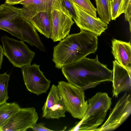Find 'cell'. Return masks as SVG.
<instances>
[{"mask_svg":"<svg viewBox=\"0 0 131 131\" xmlns=\"http://www.w3.org/2000/svg\"><path fill=\"white\" fill-rule=\"evenodd\" d=\"M61 69L68 83L83 91L112 80L113 70L99 62L97 55L94 59L85 57Z\"/></svg>","mask_w":131,"mask_h":131,"instance_id":"cell-1","label":"cell"},{"mask_svg":"<svg viewBox=\"0 0 131 131\" xmlns=\"http://www.w3.org/2000/svg\"><path fill=\"white\" fill-rule=\"evenodd\" d=\"M97 45V36L81 30L79 33L69 35L54 47L52 60L56 68L61 69L90 54L95 53Z\"/></svg>","mask_w":131,"mask_h":131,"instance_id":"cell-2","label":"cell"},{"mask_svg":"<svg viewBox=\"0 0 131 131\" xmlns=\"http://www.w3.org/2000/svg\"><path fill=\"white\" fill-rule=\"evenodd\" d=\"M0 29L42 51L45 50L36 30L23 16L20 8L6 3L0 5Z\"/></svg>","mask_w":131,"mask_h":131,"instance_id":"cell-3","label":"cell"},{"mask_svg":"<svg viewBox=\"0 0 131 131\" xmlns=\"http://www.w3.org/2000/svg\"><path fill=\"white\" fill-rule=\"evenodd\" d=\"M88 107L83 118L69 131H96L110 108L111 98L105 92H98L88 100Z\"/></svg>","mask_w":131,"mask_h":131,"instance_id":"cell-4","label":"cell"},{"mask_svg":"<svg viewBox=\"0 0 131 131\" xmlns=\"http://www.w3.org/2000/svg\"><path fill=\"white\" fill-rule=\"evenodd\" d=\"M57 86L67 111L73 117L82 119L88 105L84 91L63 81L58 82Z\"/></svg>","mask_w":131,"mask_h":131,"instance_id":"cell-5","label":"cell"},{"mask_svg":"<svg viewBox=\"0 0 131 131\" xmlns=\"http://www.w3.org/2000/svg\"><path fill=\"white\" fill-rule=\"evenodd\" d=\"M62 1L54 0L51 5L50 38L54 42L60 41L68 35L74 23Z\"/></svg>","mask_w":131,"mask_h":131,"instance_id":"cell-6","label":"cell"},{"mask_svg":"<svg viewBox=\"0 0 131 131\" xmlns=\"http://www.w3.org/2000/svg\"><path fill=\"white\" fill-rule=\"evenodd\" d=\"M1 39L4 55L14 66L21 68L30 65L35 53L24 42L5 35Z\"/></svg>","mask_w":131,"mask_h":131,"instance_id":"cell-7","label":"cell"},{"mask_svg":"<svg viewBox=\"0 0 131 131\" xmlns=\"http://www.w3.org/2000/svg\"><path fill=\"white\" fill-rule=\"evenodd\" d=\"M131 113V95L125 93L118 101L106 122L96 131L115 130L127 119Z\"/></svg>","mask_w":131,"mask_h":131,"instance_id":"cell-8","label":"cell"},{"mask_svg":"<svg viewBox=\"0 0 131 131\" xmlns=\"http://www.w3.org/2000/svg\"><path fill=\"white\" fill-rule=\"evenodd\" d=\"M40 65L34 63L21 68L23 80L27 90L37 95L46 93L50 85L51 81L47 79L40 70Z\"/></svg>","mask_w":131,"mask_h":131,"instance_id":"cell-9","label":"cell"},{"mask_svg":"<svg viewBox=\"0 0 131 131\" xmlns=\"http://www.w3.org/2000/svg\"><path fill=\"white\" fill-rule=\"evenodd\" d=\"M38 119L34 107L20 108L0 129V131H26L32 128Z\"/></svg>","mask_w":131,"mask_h":131,"instance_id":"cell-10","label":"cell"},{"mask_svg":"<svg viewBox=\"0 0 131 131\" xmlns=\"http://www.w3.org/2000/svg\"><path fill=\"white\" fill-rule=\"evenodd\" d=\"M42 110V117L47 119H58L65 116L67 110L57 86L52 85Z\"/></svg>","mask_w":131,"mask_h":131,"instance_id":"cell-11","label":"cell"},{"mask_svg":"<svg viewBox=\"0 0 131 131\" xmlns=\"http://www.w3.org/2000/svg\"><path fill=\"white\" fill-rule=\"evenodd\" d=\"M72 2L78 17V21L75 23L80 30L89 31L98 36L107 29V24L103 22L100 18H95L90 15Z\"/></svg>","mask_w":131,"mask_h":131,"instance_id":"cell-12","label":"cell"},{"mask_svg":"<svg viewBox=\"0 0 131 131\" xmlns=\"http://www.w3.org/2000/svg\"><path fill=\"white\" fill-rule=\"evenodd\" d=\"M113 62V96L117 97L123 92L131 90V74L115 60Z\"/></svg>","mask_w":131,"mask_h":131,"instance_id":"cell-13","label":"cell"},{"mask_svg":"<svg viewBox=\"0 0 131 131\" xmlns=\"http://www.w3.org/2000/svg\"><path fill=\"white\" fill-rule=\"evenodd\" d=\"M112 41V52L114 59L131 74V43L114 38Z\"/></svg>","mask_w":131,"mask_h":131,"instance_id":"cell-14","label":"cell"},{"mask_svg":"<svg viewBox=\"0 0 131 131\" xmlns=\"http://www.w3.org/2000/svg\"><path fill=\"white\" fill-rule=\"evenodd\" d=\"M19 4L24 5L20 8L21 13L28 20L40 12H51V7L46 0H24Z\"/></svg>","mask_w":131,"mask_h":131,"instance_id":"cell-15","label":"cell"},{"mask_svg":"<svg viewBox=\"0 0 131 131\" xmlns=\"http://www.w3.org/2000/svg\"><path fill=\"white\" fill-rule=\"evenodd\" d=\"M28 21L41 34L47 38H50L51 30L50 12H40Z\"/></svg>","mask_w":131,"mask_h":131,"instance_id":"cell-16","label":"cell"},{"mask_svg":"<svg viewBox=\"0 0 131 131\" xmlns=\"http://www.w3.org/2000/svg\"><path fill=\"white\" fill-rule=\"evenodd\" d=\"M20 108L19 104L15 102L0 105V129Z\"/></svg>","mask_w":131,"mask_h":131,"instance_id":"cell-17","label":"cell"},{"mask_svg":"<svg viewBox=\"0 0 131 131\" xmlns=\"http://www.w3.org/2000/svg\"><path fill=\"white\" fill-rule=\"evenodd\" d=\"M97 12L100 18L108 24L111 21V16L110 0H95Z\"/></svg>","mask_w":131,"mask_h":131,"instance_id":"cell-18","label":"cell"},{"mask_svg":"<svg viewBox=\"0 0 131 131\" xmlns=\"http://www.w3.org/2000/svg\"><path fill=\"white\" fill-rule=\"evenodd\" d=\"M131 2V0H113L110 2L111 20H115L121 14L124 13Z\"/></svg>","mask_w":131,"mask_h":131,"instance_id":"cell-19","label":"cell"},{"mask_svg":"<svg viewBox=\"0 0 131 131\" xmlns=\"http://www.w3.org/2000/svg\"><path fill=\"white\" fill-rule=\"evenodd\" d=\"M10 77L6 72L0 74V105L6 103L9 98L7 89Z\"/></svg>","mask_w":131,"mask_h":131,"instance_id":"cell-20","label":"cell"},{"mask_svg":"<svg viewBox=\"0 0 131 131\" xmlns=\"http://www.w3.org/2000/svg\"><path fill=\"white\" fill-rule=\"evenodd\" d=\"M79 7L90 15L97 18L96 9L90 0H71Z\"/></svg>","mask_w":131,"mask_h":131,"instance_id":"cell-21","label":"cell"},{"mask_svg":"<svg viewBox=\"0 0 131 131\" xmlns=\"http://www.w3.org/2000/svg\"><path fill=\"white\" fill-rule=\"evenodd\" d=\"M62 3L75 23L78 20V17L76 10L71 0H62Z\"/></svg>","mask_w":131,"mask_h":131,"instance_id":"cell-22","label":"cell"},{"mask_svg":"<svg viewBox=\"0 0 131 131\" xmlns=\"http://www.w3.org/2000/svg\"><path fill=\"white\" fill-rule=\"evenodd\" d=\"M32 129L34 131H52L53 130L48 128L45 126V124L41 123L36 124L32 127Z\"/></svg>","mask_w":131,"mask_h":131,"instance_id":"cell-23","label":"cell"},{"mask_svg":"<svg viewBox=\"0 0 131 131\" xmlns=\"http://www.w3.org/2000/svg\"><path fill=\"white\" fill-rule=\"evenodd\" d=\"M131 2L128 5L125 14V19L126 21H128L129 24L130 30L131 32Z\"/></svg>","mask_w":131,"mask_h":131,"instance_id":"cell-24","label":"cell"},{"mask_svg":"<svg viewBox=\"0 0 131 131\" xmlns=\"http://www.w3.org/2000/svg\"><path fill=\"white\" fill-rule=\"evenodd\" d=\"M24 0H5V3L11 5L19 4L20 2Z\"/></svg>","mask_w":131,"mask_h":131,"instance_id":"cell-25","label":"cell"},{"mask_svg":"<svg viewBox=\"0 0 131 131\" xmlns=\"http://www.w3.org/2000/svg\"><path fill=\"white\" fill-rule=\"evenodd\" d=\"M4 55L3 48L0 45V69L1 68V66L3 59V56Z\"/></svg>","mask_w":131,"mask_h":131,"instance_id":"cell-26","label":"cell"},{"mask_svg":"<svg viewBox=\"0 0 131 131\" xmlns=\"http://www.w3.org/2000/svg\"><path fill=\"white\" fill-rule=\"evenodd\" d=\"M110 2L112 1L113 0H110Z\"/></svg>","mask_w":131,"mask_h":131,"instance_id":"cell-27","label":"cell"}]
</instances>
